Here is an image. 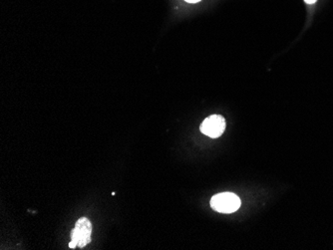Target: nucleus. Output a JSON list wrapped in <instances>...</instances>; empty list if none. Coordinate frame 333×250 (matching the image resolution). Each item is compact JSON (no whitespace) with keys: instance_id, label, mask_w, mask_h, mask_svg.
Returning a JSON list of instances; mask_svg holds the SVG:
<instances>
[{"instance_id":"nucleus-1","label":"nucleus","mask_w":333,"mask_h":250,"mask_svg":"<svg viewBox=\"0 0 333 250\" xmlns=\"http://www.w3.org/2000/svg\"><path fill=\"white\" fill-rule=\"evenodd\" d=\"M211 206L220 214H233L240 209L241 199L233 192H221L212 196Z\"/></svg>"},{"instance_id":"nucleus-2","label":"nucleus","mask_w":333,"mask_h":250,"mask_svg":"<svg viewBox=\"0 0 333 250\" xmlns=\"http://www.w3.org/2000/svg\"><path fill=\"white\" fill-rule=\"evenodd\" d=\"M92 224L86 218H81L75 224V228L71 232V241L77 247H84L91 241Z\"/></svg>"},{"instance_id":"nucleus-3","label":"nucleus","mask_w":333,"mask_h":250,"mask_svg":"<svg viewBox=\"0 0 333 250\" xmlns=\"http://www.w3.org/2000/svg\"><path fill=\"white\" fill-rule=\"evenodd\" d=\"M200 129L204 135L210 138H218L225 132L226 120L220 115H212L202 123Z\"/></svg>"},{"instance_id":"nucleus-4","label":"nucleus","mask_w":333,"mask_h":250,"mask_svg":"<svg viewBox=\"0 0 333 250\" xmlns=\"http://www.w3.org/2000/svg\"><path fill=\"white\" fill-rule=\"evenodd\" d=\"M307 4H313V3H315L317 0H304Z\"/></svg>"},{"instance_id":"nucleus-5","label":"nucleus","mask_w":333,"mask_h":250,"mask_svg":"<svg viewBox=\"0 0 333 250\" xmlns=\"http://www.w3.org/2000/svg\"><path fill=\"white\" fill-rule=\"evenodd\" d=\"M186 1L191 2V3H196V2H199V1H201V0H186Z\"/></svg>"}]
</instances>
